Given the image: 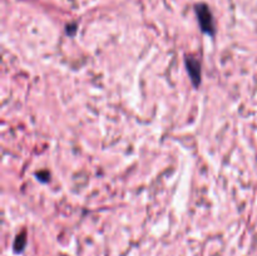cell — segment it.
I'll use <instances>...</instances> for the list:
<instances>
[{
    "mask_svg": "<svg viewBox=\"0 0 257 256\" xmlns=\"http://www.w3.org/2000/svg\"><path fill=\"white\" fill-rule=\"evenodd\" d=\"M196 14L198 18L199 25L205 33L210 35L214 34V22L212 13L206 4H197L196 5Z\"/></svg>",
    "mask_w": 257,
    "mask_h": 256,
    "instance_id": "obj_1",
    "label": "cell"
},
{
    "mask_svg": "<svg viewBox=\"0 0 257 256\" xmlns=\"http://www.w3.org/2000/svg\"><path fill=\"white\" fill-rule=\"evenodd\" d=\"M186 68L188 74H190L191 79H192L195 87L199 86L201 82V63L198 59H196L195 57H186Z\"/></svg>",
    "mask_w": 257,
    "mask_h": 256,
    "instance_id": "obj_2",
    "label": "cell"
},
{
    "mask_svg": "<svg viewBox=\"0 0 257 256\" xmlns=\"http://www.w3.org/2000/svg\"><path fill=\"white\" fill-rule=\"evenodd\" d=\"M25 245H27V234H25V231H23L22 235H18L15 241H14V251L16 254L22 253L24 250Z\"/></svg>",
    "mask_w": 257,
    "mask_h": 256,
    "instance_id": "obj_3",
    "label": "cell"
}]
</instances>
